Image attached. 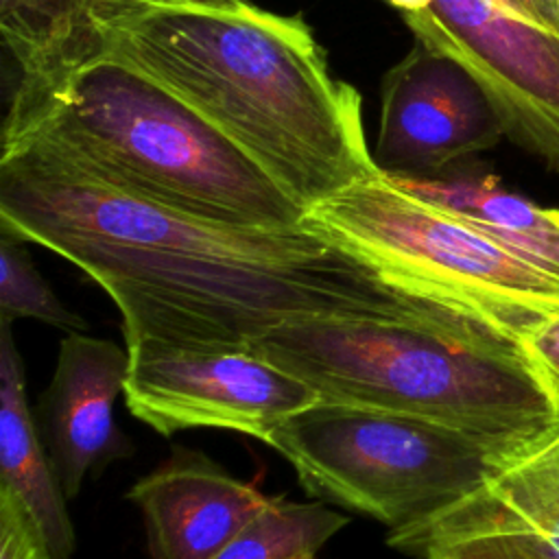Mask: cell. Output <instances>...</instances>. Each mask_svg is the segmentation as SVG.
I'll list each match as a JSON object with an SVG mask.
<instances>
[{
	"label": "cell",
	"mask_w": 559,
	"mask_h": 559,
	"mask_svg": "<svg viewBox=\"0 0 559 559\" xmlns=\"http://www.w3.org/2000/svg\"><path fill=\"white\" fill-rule=\"evenodd\" d=\"M349 524L323 502H293L273 498L214 559H288L317 552Z\"/></svg>",
	"instance_id": "17"
},
{
	"label": "cell",
	"mask_w": 559,
	"mask_h": 559,
	"mask_svg": "<svg viewBox=\"0 0 559 559\" xmlns=\"http://www.w3.org/2000/svg\"><path fill=\"white\" fill-rule=\"evenodd\" d=\"M509 13L544 28L559 33V0H496Z\"/></svg>",
	"instance_id": "21"
},
{
	"label": "cell",
	"mask_w": 559,
	"mask_h": 559,
	"mask_svg": "<svg viewBox=\"0 0 559 559\" xmlns=\"http://www.w3.org/2000/svg\"><path fill=\"white\" fill-rule=\"evenodd\" d=\"M129 352L109 338L68 332L39 402L41 437L66 498H76L87 476L135 452L114 421L124 393Z\"/></svg>",
	"instance_id": "11"
},
{
	"label": "cell",
	"mask_w": 559,
	"mask_h": 559,
	"mask_svg": "<svg viewBox=\"0 0 559 559\" xmlns=\"http://www.w3.org/2000/svg\"><path fill=\"white\" fill-rule=\"evenodd\" d=\"M127 498L142 515L151 559H214L273 500L183 445L138 478Z\"/></svg>",
	"instance_id": "12"
},
{
	"label": "cell",
	"mask_w": 559,
	"mask_h": 559,
	"mask_svg": "<svg viewBox=\"0 0 559 559\" xmlns=\"http://www.w3.org/2000/svg\"><path fill=\"white\" fill-rule=\"evenodd\" d=\"M39 319L66 332H87L90 323L66 308L33 264L24 240L0 231V323Z\"/></svg>",
	"instance_id": "18"
},
{
	"label": "cell",
	"mask_w": 559,
	"mask_h": 559,
	"mask_svg": "<svg viewBox=\"0 0 559 559\" xmlns=\"http://www.w3.org/2000/svg\"><path fill=\"white\" fill-rule=\"evenodd\" d=\"M389 177L559 277V207H544L507 190L493 173L463 164L430 177Z\"/></svg>",
	"instance_id": "14"
},
{
	"label": "cell",
	"mask_w": 559,
	"mask_h": 559,
	"mask_svg": "<svg viewBox=\"0 0 559 559\" xmlns=\"http://www.w3.org/2000/svg\"><path fill=\"white\" fill-rule=\"evenodd\" d=\"M415 41L461 63L487 94L504 138L559 173V33L496 0H382Z\"/></svg>",
	"instance_id": "7"
},
{
	"label": "cell",
	"mask_w": 559,
	"mask_h": 559,
	"mask_svg": "<svg viewBox=\"0 0 559 559\" xmlns=\"http://www.w3.org/2000/svg\"><path fill=\"white\" fill-rule=\"evenodd\" d=\"M127 352V408L164 437L218 428L266 441L288 417L321 402L306 380L251 349L138 343Z\"/></svg>",
	"instance_id": "8"
},
{
	"label": "cell",
	"mask_w": 559,
	"mask_h": 559,
	"mask_svg": "<svg viewBox=\"0 0 559 559\" xmlns=\"http://www.w3.org/2000/svg\"><path fill=\"white\" fill-rule=\"evenodd\" d=\"M524 456H531V459H539V461H552V463H559V432L548 437L544 443H539L535 450H531L528 454Z\"/></svg>",
	"instance_id": "22"
},
{
	"label": "cell",
	"mask_w": 559,
	"mask_h": 559,
	"mask_svg": "<svg viewBox=\"0 0 559 559\" xmlns=\"http://www.w3.org/2000/svg\"><path fill=\"white\" fill-rule=\"evenodd\" d=\"M249 349L321 402L421 417L520 456L559 432V400L524 343L478 319H312L273 328Z\"/></svg>",
	"instance_id": "3"
},
{
	"label": "cell",
	"mask_w": 559,
	"mask_h": 559,
	"mask_svg": "<svg viewBox=\"0 0 559 559\" xmlns=\"http://www.w3.org/2000/svg\"><path fill=\"white\" fill-rule=\"evenodd\" d=\"M0 325V487L33 518L50 559H70L76 544L66 493L28 408L24 365L11 325Z\"/></svg>",
	"instance_id": "13"
},
{
	"label": "cell",
	"mask_w": 559,
	"mask_h": 559,
	"mask_svg": "<svg viewBox=\"0 0 559 559\" xmlns=\"http://www.w3.org/2000/svg\"><path fill=\"white\" fill-rule=\"evenodd\" d=\"M443 515L491 520L520 528L550 559H559V463L520 456L485 489Z\"/></svg>",
	"instance_id": "15"
},
{
	"label": "cell",
	"mask_w": 559,
	"mask_h": 559,
	"mask_svg": "<svg viewBox=\"0 0 559 559\" xmlns=\"http://www.w3.org/2000/svg\"><path fill=\"white\" fill-rule=\"evenodd\" d=\"M24 135L44 138L118 188L190 214L264 227L299 225L306 216L218 129L111 55L87 66Z\"/></svg>",
	"instance_id": "4"
},
{
	"label": "cell",
	"mask_w": 559,
	"mask_h": 559,
	"mask_svg": "<svg viewBox=\"0 0 559 559\" xmlns=\"http://www.w3.org/2000/svg\"><path fill=\"white\" fill-rule=\"evenodd\" d=\"M504 138L476 79L419 41L382 79L373 162L382 173L430 177Z\"/></svg>",
	"instance_id": "9"
},
{
	"label": "cell",
	"mask_w": 559,
	"mask_h": 559,
	"mask_svg": "<svg viewBox=\"0 0 559 559\" xmlns=\"http://www.w3.org/2000/svg\"><path fill=\"white\" fill-rule=\"evenodd\" d=\"M306 493L389 531L426 524L485 489L520 454L496 439L421 417L317 402L264 441Z\"/></svg>",
	"instance_id": "5"
},
{
	"label": "cell",
	"mask_w": 559,
	"mask_h": 559,
	"mask_svg": "<svg viewBox=\"0 0 559 559\" xmlns=\"http://www.w3.org/2000/svg\"><path fill=\"white\" fill-rule=\"evenodd\" d=\"M386 544L417 559H550L520 528L463 515L391 531Z\"/></svg>",
	"instance_id": "16"
},
{
	"label": "cell",
	"mask_w": 559,
	"mask_h": 559,
	"mask_svg": "<svg viewBox=\"0 0 559 559\" xmlns=\"http://www.w3.org/2000/svg\"><path fill=\"white\" fill-rule=\"evenodd\" d=\"M155 0H0V37L15 66L2 142L28 133L92 63L111 28Z\"/></svg>",
	"instance_id": "10"
},
{
	"label": "cell",
	"mask_w": 559,
	"mask_h": 559,
	"mask_svg": "<svg viewBox=\"0 0 559 559\" xmlns=\"http://www.w3.org/2000/svg\"><path fill=\"white\" fill-rule=\"evenodd\" d=\"M0 231L90 275L122 317L124 347L249 349L273 328L312 319H476L386 280L306 221L190 214L96 177L39 135L2 142Z\"/></svg>",
	"instance_id": "1"
},
{
	"label": "cell",
	"mask_w": 559,
	"mask_h": 559,
	"mask_svg": "<svg viewBox=\"0 0 559 559\" xmlns=\"http://www.w3.org/2000/svg\"><path fill=\"white\" fill-rule=\"evenodd\" d=\"M0 559H50L33 518L4 487H0Z\"/></svg>",
	"instance_id": "19"
},
{
	"label": "cell",
	"mask_w": 559,
	"mask_h": 559,
	"mask_svg": "<svg viewBox=\"0 0 559 559\" xmlns=\"http://www.w3.org/2000/svg\"><path fill=\"white\" fill-rule=\"evenodd\" d=\"M524 349L559 400V310L524 336Z\"/></svg>",
	"instance_id": "20"
},
{
	"label": "cell",
	"mask_w": 559,
	"mask_h": 559,
	"mask_svg": "<svg viewBox=\"0 0 559 559\" xmlns=\"http://www.w3.org/2000/svg\"><path fill=\"white\" fill-rule=\"evenodd\" d=\"M175 2H188V4H201V7H218V9H231L240 7L247 0H175Z\"/></svg>",
	"instance_id": "23"
},
{
	"label": "cell",
	"mask_w": 559,
	"mask_h": 559,
	"mask_svg": "<svg viewBox=\"0 0 559 559\" xmlns=\"http://www.w3.org/2000/svg\"><path fill=\"white\" fill-rule=\"evenodd\" d=\"M314 555H317V552H299V555H293V557H288V559H314Z\"/></svg>",
	"instance_id": "24"
},
{
	"label": "cell",
	"mask_w": 559,
	"mask_h": 559,
	"mask_svg": "<svg viewBox=\"0 0 559 559\" xmlns=\"http://www.w3.org/2000/svg\"><path fill=\"white\" fill-rule=\"evenodd\" d=\"M304 221L371 262L386 280L520 341L559 310V277L411 194L382 170L317 203Z\"/></svg>",
	"instance_id": "6"
},
{
	"label": "cell",
	"mask_w": 559,
	"mask_h": 559,
	"mask_svg": "<svg viewBox=\"0 0 559 559\" xmlns=\"http://www.w3.org/2000/svg\"><path fill=\"white\" fill-rule=\"evenodd\" d=\"M109 55L194 109L306 214L380 173L360 94L330 70L301 15L155 0L111 28Z\"/></svg>",
	"instance_id": "2"
}]
</instances>
